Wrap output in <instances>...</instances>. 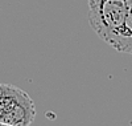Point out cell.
Masks as SVG:
<instances>
[{"instance_id":"obj_1","label":"cell","mask_w":132,"mask_h":126,"mask_svg":"<svg viewBox=\"0 0 132 126\" xmlns=\"http://www.w3.org/2000/svg\"><path fill=\"white\" fill-rule=\"evenodd\" d=\"M89 23L98 37L120 51L126 23V0H87Z\"/></svg>"},{"instance_id":"obj_3","label":"cell","mask_w":132,"mask_h":126,"mask_svg":"<svg viewBox=\"0 0 132 126\" xmlns=\"http://www.w3.org/2000/svg\"><path fill=\"white\" fill-rule=\"evenodd\" d=\"M122 53L132 54V0H126V23L120 51Z\"/></svg>"},{"instance_id":"obj_2","label":"cell","mask_w":132,"mask_h":126,"mask_svg":"<svg viewBox=\"0 0 132 126\" xmlns=\"http://www.w3.org/2000/svg\"><path fill=\"white\" fill-rule=\"evenodd\" d=\"M36 118V106L27 92L12 84H0V125L28 126Z\"/></svg>"}]
</instances>
